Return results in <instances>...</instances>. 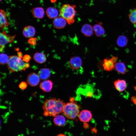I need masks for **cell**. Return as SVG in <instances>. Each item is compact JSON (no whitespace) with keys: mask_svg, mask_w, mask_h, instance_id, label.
<instances>
[{"mask_svg":"<svg viewBox=\"0 0 136 136\" xmlns=\"http://www.w3.org/2000/svg\"><path fill=\"white\" fill-rule=\"evenodd\" d=\"M65 104L64 102L60 99L52 98L46 99L43 106V114L45 116L54 117L62 112Z\"/></svg>","mask_w":136,"mask_h":136,"instance_id":"cell-1","label":"cell"},{"mask_svg":"<svg viewBox=\"0 0 136 136\" xmlns=\"http://www.w3.org/2000/svg\"><path fill=\"white\" fill-rule=\"evenodd\" d=\"M7 64L8 69L11 73L25 71L30 66L29 63H25L21 58L15 55L9 57Z\"/></svg>","mask_w":136,"mask_h":136,"instance_id":"cell-2","label":"cell"},{"mask_svg":"<svg viewBox=\"0 0 136 136\" xmlns=\"http://www.w3.org/2000/svg\"><path fill=\"white\" fill-rule=\"evenodd\" d=\"M76 6L66 4L63 5L59 10L61 17L64 18L69 24L73 23L75 21V17L77 12L75 10Z\"/></svg>","mask_w":136,"mask_h":136,"instance_id":"cell-3","label":"cell"},{"mask_svg":"<svg viewBox=\"0 0 136 136\" xmlns=\"http://www.w3.org/2000/svg\"><path fill=\"white\" fill-rule=\"evenodd\" d=\"M80 107L73 102L68 103L64 107L62 112L67 118L70 119L75 118L79 112Z\"/></svg>","mask_w":136,"mask_h":136,"instance_id":"cell-4","label":"cell"},{"mask_svg":"<svg viewBox=\"0 0 136 136\" xmlns=\"http://www.w3.org/2000/svg\"><path fill=\"white\" fill-rule=\"evenodd\" d=\"M15 36H9L6 34V31H4L0 34V50L3 52L5 45L8 43L13 42Z\"/></svg>","mask_w":136,"mask_h":136,"instance_id":"cell-5","label":"cell"},{"mask_svg":"<svg viewBox=\"0 0 136 136\" xmlns=\"http://www.w3.org/2000/svg\"><path fill=\"white\" fill-rule=\"evenodd\" d=\"M40 79L38 75L35 73H31L28 75L27 79V82L31 86H36L39 84Z\"/></svg>","mask_w":136,"mask_h":136,"instance_id":"cell-6","label":"cell"},{"mask_svg":"<svg viewBox=\"0 0 136 136\" xmlns=\"http://www.w3.org/2000/svg\"><path fill=\"white\" fill-rule=\"evenodd\" d=\"M71 68L74 70H77L81 68L82 61L81 58L78 56H74L71 58L69 61Z\"/></svg>","mask_w":136,"mask_h":136,"instance_id":"cell-7","label":"cell"},{"mask_svg":"<svg viewBox=\"0 0 136 136\" xmlns=\"http://www.w3.org/2000/svg\"><path fill=\"white\" fill-rule=\"evenodd\" d=\"M92 117L91 112L87 110H83L81 112L79 115V118L82 122L87 123L89 122Z\"/></svg>","mask_w":136,"mask_h":136,"instance_id":"cell-8","label":"cell"},{"mask_svg":"<svg viewBox=\"0 0 136 136\" xmlns=\"http://www.w3.org/2000/svg\"><path fill=\"white\" fill-rule=\"evenodd\" d=\"M67 23L66 20L62 17H57L54 19L53 23L56 28L61 29L64 28Z\"/></svg>","mask_w":136,"mask_h":136,"instance_id":"cell-9","label":"cell"},{"mask_svg":"<svg viewBox=\"0 0 136 136\" xmlns=\"http://www.w3.org/2000/svg\"><path fill=\"white\" fill-rule=\"evenodd\" d=\"M7 13L2 9L0 10V27L1 30L3 28L9 25V23L7 18L8 16Z\"/></svg>","mask_w":136,"mask_h":136,"instance_id":"cell-10","label":"cell"},{"mask_svg":"<svg viewBox=\"0 0 136 136\" xmlns=\"http://www.w3.org/2000/svg\"><path fill=\"white\" fill-rule=\"evenodd\" d=\"M53 85V83L51 80H46L40 83L39 87L44 92H49L51 90Z\"/></svg>","mask_w":136,"mask_h":136,"instance_id":"cell-11","label":"cell"},{"mask_svg":"<svg viewBox=\"0 0 136 136\" xmlns=\"http://www.w3.org/2000/svg\"><path fill=\"white\" fill-rule=\"evenodd\" d=\"M114 83L116 89L119 92L123 91L127 88L126 82L124 80L118 79L115 81Z\"/></svg>","mask_w":136,"mask_h":136,"instance_id":"cell-12","label":"cell"},{"mask_svg":"<svg viewBox=\"0 0 136 136\" xmlns=\"http://www.w3.org/2000/svg\"><path fill=\"white\" fill-rule=\"evenodd\" d=\"M36 32L35 28L31 26H28L25 27L23 31V34L26 38L31 37L33 36Z\"/></svg>","mask_w":136,"mask_h":136,"instance_id":"cell-13","label":"cell"},{"mask_svg":"<svg viewBox=\"0 0 136 136\" xmlns=\"http://www.w3.org/2000/svg\"><path fill=\"white\" fill-rule=\"evenodd\" d=\"M93 27L88 24L83 25L81 29V32L83 34L87 37L91 36L93 34Z\"/></svg>","mask_w":136,"mask_h":136,"instance_id":"cell-14","label":"cell"},{"mask_svg":"<svg viewBox=\"0 0 136 136\" xmlns=\"http://www.w3.org/2000/svg\"><path fill=\"white\" fill-rule=\"evenodd\" d=\"M32 12L33 15L38 19L42 18L44 15L45 11L44 9L41 7H37L33 8Z\"/></svg>","mask_w":136,"mask_h":136,"instance_id":"cell-15","label":"cell"},{"mask_svg":"<svg viewBox=\"0 0 136 136\" xmlns=\"http://www.w3.org/2000/svg\"><path fill=\"white\" fill-rule=\"evenodd\" d=\"M47 16L50 19H54L58 17L59 12L55 8L50 7L47 8L46 11Z\"/></svg>","mask_w":136,"mask_h":136,"instance_id":"cell-16","label":"cell"},{"mask_svg":"<svg viewBox=\"0 0 136 136\" xmlns=\"http://www.w3.org/2000/svg\"><path fill=\"white\" fill-rule=\"evenodd\" d=\"M115 64L111 58L105 59L104 60L103 64V69L105 71H111L114 68Z\"/></svg>","mask_w":136,"mask_h":136,"instance_id":"cell-17","label":"cell"},{"mask_svg":"<svg viewBox=\"0 0 136 136\" xmlns=\"http://www.w3.org/2000/svg\"><path fill=\"white\" fill-rule=\"evenodd\" d=\"M38 74L42 80H45L50 77L51 74L50 71L48 68H42L39 71Z\"/></svg>","mask_w":136,"mask_h":136,"instance_id":"cell-18","label":"cell"},{"mask_svg":"<svg viewBox=\"0 0 136 136\" xmlns=\"http://www.w3.org/2000/svg\"><path fill=\"white\" fill-rule=\"evenodd\" d=\"M66 121L65 118L64 116L58 114L54 117L53 120L54 124L59 126L64 125L65 124Z\"/></svg>","mask_w":136,"mask_h":136,"instance_id":"cell-19","label":"cell"},{"mask_svg":"<svg viewBox=\"0 0 136 136\" xmlns=\"http://www.w3.org/2000/svg\"><path fill=\"white\" fill-rule=\"evenodd\" d=\"M114 68L118 72L122 74H124L126 72V68L124 63L119 62H116L115 64Z\"/></svg>","mask_w":136,"mask_h":136,"instance_id":"cell-20","label":"cell"},{"mask_svg":"<svg viewBox=\"0 0 136 136\" xmlns=\"http://www.w3.org/2000/svg\"><path fill=\"white\" fill-rule=\"evenodd\" d=\"M33 58L37 62L43 63L46 61V57L44 53L41 52H36L33 55Z\"/></svg>","mask_w":136,"mask_h":136,"instance_id":"cell-21","label":"cell"},{"mask_svg":"<svg viewBox=\"0 0 136 136\" xmlns=\"http://www.w3.org/2000/svg\"><path fill=\"white\" fill-rule=\"evenodd\" d=\"M93 30L97 36L101 37L105 33V30L100 24H96L94 25L93 27Z\"/></svg>","mask_w":136,"mask_h":136,"instance_id":"cell-22","label":"cell"},{"mask_svg":"<svg viewBox=\"0 0 136 136\" xmlns=\"http://www.w3.org/2000/svg\"><path fill=\"white\" fill-rule=\"evenodd\" d=\"M128 42V40L127 38L123 35L118 37L117 40V45L121 47H123L126 46Z\"/></svg>","mask_w":136,"mask_h":136,"instance_id":"cell-23","label":"cell"},{"mask_svg":"<svg viewBox=\"0 0 136 136\" xmlns=\"http://www.w3.org/2000/svg\"><path fill=\"white\" fill-rule=\"evenodd\" d=\"M130 22L133 24L136 25V8L132 10L128 15Z\"/></svg>","mask_w":136,"mask_h":136,"instance_id":"cell-24","label":"cell"},{"mask_svg":"<svg viewBox=\"0 0 136 136\" xmlns=\"http://www.w3.org/2000/svg\"><path fill=\"white\" fill-rule=\"evenodd\" d=\"M9 59L8 56L4 53H1L0 55V62L2 65H4L7 63Z\"/></svg>","mask_w":136,"mask_h":136,"instance_id":"cell-25","label":"cell"},{"mask_svg":"<svg viewBox=\"0 0 136 136\" xmlns=\"http://www.w3.org/2000/svg\"><path fill=\"white\" fill-rule=\"evenodd\" d=\"M37 40L36 38H30L28 39V42L31 45H35L36 44Z\"/></svg>","mask_w":136,"mask_h":136,"instance_id":"cell-26","label":"cell"},{"mask_svg":"<svg viewBox=\"0 0 136 136\" xmlns=\"http://www.w3.org/2000/svg\"><path fill=\"white\" fill-rule=\"evenodd\" d=\"M27 86V84L26 82H22L19 84V87L21 89L24 90L26 88Z\"/></svg>","mask_w":136,"mask_h":136,"instance_id":"cell-27","label":"cell"},{"mask_svg":"<svg viewBox=\"0 0 136 136\" xmlns=\"http://www.w3.org/2000/svg\"><path fill=\"white\" fill-rule=\"evenodd\" d=\"M31 59L30 56L28 54L25 55L23 57V60L26 62H28Z\"/></svg>","mask_w":136,"mask_h":136,"instance_id":"cell-28","label":"cell"},{"mask_svg":"<svg viewBox=\"0 0 136 136\" xmlns=\"http://www.w3.org/2000/svg\"><path fill=\"white\" fill-rule=\"evenodd\" d=\"M111 59L113 61V62L115 63L116 62V61L118 59V57L116 56H112Z\"/></svg>","mask_w":136,"mask_h":136,"instance_id":"cell-29","label":"cell"},{"mask_svg":"<svg viewBox=\"0 0 136 136\" xmlns=\"http://www.w3.org/2000/svg\"><path fill=\"white\" fill-rule=\"evenodd\" d=\"M18 56L20 58H23V54L22 52H18L17 53Z\"/></svg>","mask_w":136,"mask_h":136,"instance_id":"cell-30","label":"cell"},{"mask_svg":"<svg viewBox=\"0 0 136 136\" xmlns=\"http://www.w3.org/2000/svg\"><path fill=\"white\" fill-rule=\"evenodd\" d=\"M89 127V125L86 123H85L83 125V127L85 129L88 128Z\"/></svg>","mask_w":136,"mask_h":136,"instance_id":"cell-31","label":"cell"},{"mask_svg":"<svg viewBox=\"0 0 136 136\" xmlns=\"http://www.w3.org/2000/svg\"><path fill=\"white\" fill-rule=\"evenodd\" d=\"M131 101L133 102L134 100L136 99V97L134 96H132L131 97Z\"/></svg>","mask_w":136,"mask_h":136,"instance_id":"cell-32","label":"cell"},{"mask_svg":"<svg viewBox=\"0 0 136 136\" xmlns=\"http://www.w3.org/2000/svg\"><path fill=\"white\" fill-rule=\"evenodd\" d=\"M92 131L93 132L96 133L97 132V130L96 128H94L92 129Z\"/></svg>","mask_w":136,"mask_h":136,"instance_id":"cell-33","label":"cell"},{"mask_svg":"<svg viewBox=\"0 0 136 136\" xmlns=\"http://www.w3.org/2000/svg\"><path fill=\"white\" fill-rule=\"evenodd\" d=\"M56 136H65V135H64L63 134H58V135H57Z\"/></svg>","mask_w":136,"mask_h":136,"instance_id":"cell-34","label":"cell"},{"mask_svg":"<svg viewBox=\"0 0 136 136\" xmlns=\"http://www.w3.org/2000/svg\"><path fill=\"white\" fill-rule=\"evenodd\" d=\"M50 0L52 3H53L56 2L57 0Z\"/></svg>","mask_w":136,"mask_h":136,"instance_id":"cell-35","label":"cell"},{"mask_svg":"<svg viewBox=\"0 0 136 136\" xmlns=\"http://www.w3.org/2000/svg\"><path fill=\"white\" fill-rule=\"evenodd\" d=\"M133 102L135 105H136V99L134 100Z\"/></svg>","mask_w":136,"mask_h":136,"instance_id":"cell-36","label":"cell"},{"mask_svg":"<svg viewBox=\"0 0 136 136\" xmlns=\"http://www.w3.org/2000/svg\"><path fill=\"white\" fill-rule=\"evenodd\" d=\"M134 89H135V90L136 91V86H134Z\"/></svg>","mask_w":136,"mask_h":136,"instance_id":"cell-37","label":"cell"},{"mask_svg":"<svg viewBox=\"0 0 136 136\" xmlns=\"http://www.w3.org/2000/svg\"><path fill=\"white\" fill-rule=\"evenodd\" d=\"M0 0V1L1 2L2 1V0Z\"/></svg>","mask_w":136,"mask_h":136,"instance_id":"cell-38","label":"cell"}]
</instances>
